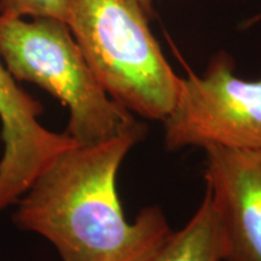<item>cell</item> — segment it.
I'll return each instance as SVG.
<instances>
[{"label":"cell","instance_id":"obj_3","mask_svg":"<svg viewBox=\"0 0 261 261\" xmlns=\"http://www.w3.org/2000/svg\"><path fill=\"white\" fill-rule=\"evenodd\" d=\"M0 56L15 80L38 85L67 107L65 133L77 144L104 142L143 123L108 96L64 21L0 15Z\"/></svg>","mask_w":261,"mask_h":261},{"label":"cell","instance_id":"obj_6","mask_svg":"<svg viewBox=\"0 0 261 261\" xmlns=\"http://www.w3.org/2000/svg\"><path fill=\"white\" fill-rule=\"evenodd\" d=\"M203 150L205 189L227 237L226 261H261V150Z\"/></svg>","mask_w":261,"mask_h":261},{"label":"cell","instance_id":"obj_10","mask_svg":"<svg viewBox=\"0 0 261 261\" xmlns=\"http://www.w3.org/2000/svg\"><path fill=\"white\" fill-rule=\"evenodd\" d=\"M143 10L146 12V15H150L152 12V0H137Z\"/></svg>","mask_w":261,"mask_h":261},{"label":"cell","instance_id":"obj_2","mask_svg":"<svg viewBox=\"0 0 261 261\" xmlns=\"http://www.w3.org/2000/svg\"><path fill=\"white\" fill-rule=\"evenodd\" d=\"M137 0H68L65 23L98 83L132 114L163 121L179 81Z\"/></svg>","mask_w":261,"mask_h":261},{"label":"cell","instance_id":"obj_4","mask_svg":"<svg viewBox=\"0 0 261 261\" xmlns=\"http://www.w3.org/2000/svg\"><path fill=\"white\" fill-rule=\"evenodd\" d=\"M165 148L220 146L261 150V76L244 80L234 61L219 52L202 75L180 77L177 100L163 120Z\"/></svg>","mask_w":261,"mask_h":261},{"label":"cell","instance_id":"obj_9","mask_svg":"<svg viewBox=\"0 0 261 261\" xmlns=\"http://www.w3.org/2000/svg\"><path fill=\"white\" fill-rule=\"evenodd\" d=\"M259 22H261V12H259V14H256L255 16H253V17L248 18L246 22H243L242 27L243 28H249L252 27V25L259 23Z\"/></svg>","mask_w":261,"mask_h":261},{"label":"cell","instance_id":"obj_5","mask_svg":"<svg viewBox=\"0 0 261 261\" xmlns=\"http://www.w3.org/2000/svg\"><path fill=\"white\" fill-rule=\"evenodd\" d=\"M41 113V104L19 89L0 64V210L17 201L58 155L79 145L67 133L45 128L38 121Z\"/></svg>","mask_w":261,"mask_h":261},{"label":"cell","instance_id":"obj_1","mask_svg":"<svg viewBox=\"0 0 261 261\" xmlns=\"http://www.w3.org/2000/svg\"><path fill=\"white\" fill-rule=\"evenodd\" d=\"M145 136L142 123L65 150L22 195L16 223L47 238L63 261H148L172 232L167 218L152 205L129 223L116 189L120 166Z\"/></svg>","mask_w":261,"mask_h":261},{"label":"cell","instance_id":"obj_8","mask_svg":"<svg viewBox=\"0 0 261 261\" xmlns=\"http://www.w3.org/2000/svg\"><path fill=\"white\" fill-rule=\"evenodd\" d=\"M68 0H0V15L15 18L52 17L67 21Z\"/></svg>","mask_w":261,"mask_h":261},{"label":"cell","instance_id":"obj_7","mask_svg":"<svg viewBox=\"0 0 261 261\" xmlns=\"http://www.w3.org/2000/svg\"><path fill=\"white\" fill-rule=\"evenodd\" d=\"M228 242L211 195L177 232H171L148 261H226Z\"/></svg>","mask_w":261,"mask_h":261}]
</instances>
